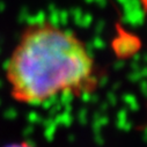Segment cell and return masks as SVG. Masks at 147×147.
Listing matches in <instances>:
<instances>
[{"label": "cell", "mask_w": 147, "mask_h": 147, "mask_svg": "<svg viewBox=\"0 0 147 147\" xmlns=\"http://www.w3.org/2000/svg\"><path fill=\"white\" fill-rule=\"evenodd\" d=\"M11 96L38 107L61 96L93 94L100 84L86 44L51 22H35L20 35L5 67Z\"/></svg>", "instance_id": "cell-1"}, {"label": "cell", "mask_w": 147, "mask_h": 147, "mask_svg": "<svg viewBox=\"0 0 147 147\" xmlns=\"http://www.w3.org/2000/svg\"><path fill=\"white\" fill-rule=\"evenodd\" d=\"M5 147H35L34 145H31L30 142H27V141H19V142H13V144H9Z\"/></svg>", "instance_id": "cell-2"}]
</instances>
